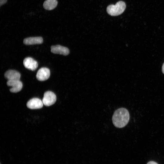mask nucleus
I'll list each match as a JSON object with an SVG mask.
<instances>
[{
	"mask_svg": "<svg viewBox=\"0 0 164 164\" xmlns=\"http://www.w3.org/2000/svg\"><path fill=\"white\" fill-rule=\"evenodd\" d=\"M57 3V0H46L43 4V6L46 9L52 10L56 7Z\"/></svg>",
	"mask_w": 164,
	"mask_h": 164,
	"instance_id": "obj_11",
	"label": "nucleus"
},
{
	"mask_svg": "<svg viewBox=\"0 0 164 164\" xmlns=\"http://www.w3.org/2000/svg\"><path fill=\"white\" fill-rule=\"evenodd\" d=\"M23 64L26 68L32 70H36L38 66L37 62L30 57L25 58L23 60Z\"/></svg>",
	"mask_w": 164,
	"mask_h": 164,
	"instance_id": "obj_7",
	"label": "nucleus"
},
{
	"mask_svg": "<svg viewBox=\"0 0 164 164\" xmlns=\"http://www.w3.org/2000/svg\"><path fill=\"white\" fill-rule=\"evenodd\" d=\"M5 77L8 80H19L21 75L18 71L14 70H9L5 73Z\"/></svg>",
	"mask_w": 164,
	"mask_h": 164,
	"instance_id": "obj_9",
	"label": "nucleus"
},
{
	"mask_svg": "<svg viewBox=\"0 0 164 164\" xmlns=\"http://www.w3.org/2000/svg\"><path fill=\"white\" fill-rule=\"evenodd\" d=\"M129 119L128 111L124 108H120L116 110L112 117L113 125L115 127L119 128L125 127L128 123Z\"/></svg>",
	"mask_w": 164,
	"mask_h": 164,
	"instance_id": "obj_1",
	"label": "nucleus"
},
{
	"mask_svg": "<svg viewBox=\"0 0 164 164\" xmlns=\"http://www.w3.org/2000/svg\"><path fill=\"white\" fill-rule=\"evenodd\" d=\"M7 84L12 87L10 91L13 93H16L20 91L22 87V84L19 80H8Z\"/></svg>",
	"mask_w": 164,
	"mask_h": 164,
	"instance_id": "obj_5",
	"label": "nucleus"
},
{
	"mask_svg": "<svg viewBox=\"0 0 164 164\" xmlns=\"http://www.w3.org/2000/svg\"><path fill=\"white\" fill-rule=\"evenodd\" d=\"M162 73L164 74V63H163L162 66Z\"/></svg>",
	"mask_w": 164,
	"mask_h": 164,
	"instance_id": "obj_14",
	"label": "nucleus"
},
{
	"mask_svg": "<svg viewBox=\"0 0 164 164\" xmlns=\"http://www.w3.org/2000/svg\"><path fill=\"white\" fill-rule=\"evenodd\" d=\"M43 105L42 100L37 98H33L27 102L26 105L29 108L37 109L42 108Z\"/></svg>",
	"mask_w": 164,
	"mask_h": 164,
	"instance_id": "obj_6",
	"label": "nucleus"
},
{
	"mask_svg": "<svg viewBox=\"0 0 164 164\" xmlns=\"http://www.w3.org/2000/svg\"><path fill=\"white\" fill-rule=\"evenodd\" d=\"M43 42V39L41 37H30L25 39L23 43L27 45L40 44Z\"/></svg>",
	"mask_w": 164,
	"mask_h": 164,
	"instance_id": "obj_10",
	"label": "nucleus"
},
{
	"mask_svg": "<svg viewBox=\"0 0 164 164\" xmlns=\"http://www.w3.org/2000/svg\"><path fill=\"white\" fill-rule=\"evenodd\" d=\"M147 164H158L156 162L154 161H150Z\"/></svg>",
	"mask_w": 164,
	"mask_h": 164,
	"instance_id": "obj_13",
	"label": "nucleus"
},
{
	"mask_svg": "<svg viewBox=\"0 0 164 164\" xmlns=\"http://www.w3.org/2000/svg\"><path fill=\"white\" fill-rule=\"evenodd\" d=\"M42 101L43 105L47 106H50L55 102L56 96L53 92L47 91L44 93Z\"/></svg>",
	"mask_w": 164,
	"mask_h": 164,
	"instance_id": "obj_3",
	"label": "nucleus"
},
{
	"mask_svg": "<svg viewBox=\"0 0 164 164\" xmlns=\"http://www.w3.org/2000/svg\"><path fill=\"white\" fill-rule=\"evenodd\" d=\"M51 51L54 53L64 55H67L70 53L69 50L67 48L60 45L52 46L51 47Z\"/></svg>",
	"mask_w": 164,
	"mask_h": 164,
	"instance_id": "obj_8",
	"label": "nucleus"
},
{
	"mask_svg": "<svg viewBox=\"0 0 164 164\" xmlns=\"http://www.w3.org/2000/svg\"><path fill=\"white\" fill-rule=\"evenodd\" d=\"M50 75V70L46 67H42L38 71L36 77L38 80L43 81L47 80Z\"/></svg>",
	"mask_w": 164,
	"mask_h": 164,
	"instance_id": "obj_4",
	"label": "nucleus"
},
{
	"mask_svg": "<svg viewBox=\"0 0 164 164\" xmlns=\"http://www.w3.org/2000/svg\"><path fill=\"white\" fill-rule=\"evenodd\" d=\"M126 7L125 2L122 1H120L114 5H111L108 6L107 8V11L108 13L111 16H117L124 12Z\"/></svg>",
	"mask_w": 164,
	"mask_h": 164,
	"instance_id": "obj_2",
	"label": "nucleus"
},
{
	"mask_svg": "<svg viewBox=\"0 0 164 164\" xmlns=\"http://www.w3.org/2000/svg\"><path fill=\"white\" fill-rule=\"evenodd\" d=\"M7 0H0V6L5 3L7 2Z\"/></svg>",
	"mask_w": 164,
	"mask_h": 164,
	"instance_id": "obj_12",
	"label": "nucleus"
}]
</instances>
